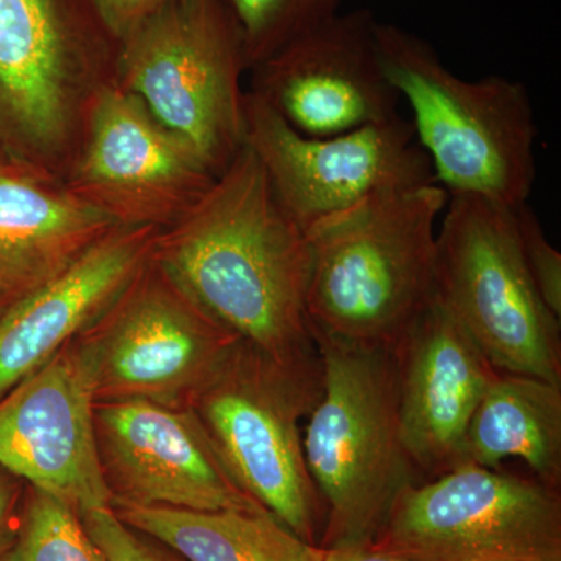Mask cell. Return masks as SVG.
Instances as JSON below:
<instances>
[{
    "label": "cell",
    "mask_w": 561,
    "mask_h": 561,
    "mask_svg": "<svg viewBox=\"0 0 561 561\" xmlns=\"http://www.w3.org/2000/svg\"><path fill=\"white\" fill-rule=\"evenodd\" d=\"M153 261L239 342L280 362L319 354L306 317L311 249L249 146L186 214L158 232Z\"/></svg>",
    "instance_id": "1"
},
{
    "label": "cell",
    "mask_w": 561,
    "mask_h": 561,
    "mask_svg": "<svg viewBox=\"0 0 561 561\" xmlns=\"http://www.w3.org/2000/svg\"><path fill=\"white\" fill-rule=\"evenodd\" d=\"M524 262L549 311L561 320V254L549 242L529 203L513 208Z\"/></svg>",
    "instance_id": "23"
},
{
    "label": "cell",
    "mask_w": 561,
    "mask_h": 561,
    "mask_svg": "<svg viewBox=\"0 0 561 561\" xmlns=\"http://www.w3.org/2000/svg\"><path fill=\"white\" fill-rule=\"evenodd\" d=\"M113 512L184 561H324L320 546L301 540L268 512H190L116 505Z\"/></svg>",
    "instance_id": "20"
},
{
    "label": "cell",
    "mask_w": 561,
    "mask_h": 561,
    "mask_svg": "<svg viewBox=\"0 0 561 561\" xmlns=\"http://www.w3.org/2000/svg\"><path fill=\"white\" fill-rule=\"evenodd\" d=\"M323 390L302 427V449L324 505L323 551L368 549L391 505L421 482L402 440L391 348L317 341Z\"/></svg>",
    "instance_id": "4"
},
{
    "label": "cell",
    "mask_w": 561,
    "mask_h": 561,
    "mask_svg": "<svg viewBox=\"0 0 561 561\" xmlns=\"http://www.w3.org/2000/svg\"><path fill=\"white\" fill-rule=\"evenodd\" d=\"M249 70L289 41L341 13L342 0H228Z\"/></svg>",
    "instance_id": "22"
},
{
    "label": "cell",
    "mask_w": 561,
    "mask_h": 561,
    "mask_svg": "<svg viewBox=\"0 0 561 561\" xmlns=\"http://www.w3.org/2000/svg\"><path fill=\"white\" fill-rule=\"evenodd\" d=\"M511 457L561 490V386L511 373L491 382L468 424L463 465L500 468Z\"/></svg>",
    "instance_id": "19"
},
{
    "label": "cell",
    "mask_w": 561,
    "mask_h": 561,
    "mask_svg": "<svg viewBox=\"0 0 561 561\" xmlns=\"http://www.w3.org/2000/svg\"><path fill=\"white\" fill-rule=\"evenodd\" d=\"M245 146L280 208L302 231L386 192L437 183L411 121L397 116L341 135L306 136L245 92Z\"/></svg>",
    "instance_id": "11"
},
{
    "label": "cell",
    "mask_w": 561,
    "mask_h": 561,
    "mask_svg": "<svg viewBox=\"0 0 561 561\" xmlns=\"http://www.w3.org/2000/svg\"><path fill=\"white\" fill-rule=\"evenodd\" d=\"M94 405V367L79 337L0 397V468L79 515L111 508Z\"/></svg>",
    "instance_id": "14"
},
{
    "label": "cell",
    "mask_w": 561,
    "mask_h": 561,
    "mask_svg": "<svg viewBox=\"0 0 561 561\" xmlns=\"http://www.w3.org/2000/svg\"><path fill=\"white\" fill-rule=\"evenodd\" d=\"M119 41L92 0H0V147L62 180Z\"/></svg>",
    "instance_id": "5"
},
{
    "label": "cell",
    "mask_w": 561,
    "mask_h": 561,
    "mask_svg": "<svg viewBox=\"0 0 561 561\" xmlns=\"http://www.w3.org/2000/svg\"><path fill=\"white\" fill-rule=\"evenodd\" d=\"M160 231L117 225L60 275L0 312V397L101 319L149 262Z\"/></svg>",
    "instance_id": "17"
},
{
    "label": "cell",
    "mask_w": 561,
    "mask_h": 561,
    "mask_svg": "<svg viewBox=\"0 0 561 561\" xmlns=\"http://www.w3.org/2000/svg\"><path fill=\"white\" fill-rule=\"evenodd\" d=\"M94 430L111 508L267 512L232 479L191 408L95 402Z\"/></svg>",
    "instance_id": "13"
},
{
    "label": "cell",
    "mask_w": 561,
    "mask_h": 561,
    "mask_svg": "<svg viewBox=\"0 0 561 561\" xmlns=\"http://www.w3.org/2000/svg\"><path fill=\"white\" fill-rule=\"evenodd\" d=\"M80 518L110 561H184L168 546L122 522L113 508L81 513Z\"/></svg>",
    "instance_id": "24"
},
{
    "label": "cell",
    "mask_w": 561,
    "mask_h": 561,
    "mask_svg": "<svg viewBox=\"0 0 561 561\" xmlns=\"http://www.w3.org/2000/svg\"><path fill=\"white\" fill-rule=\"evenodd\" d=\"M0 561H110L92 540L79 513L27 486L20 526Z\"/></svg>",
    "instance_id": "21"
},
{
    "label": "cell",
    "mask_w": 561,
    "mask_h": 561,
    "mask_svg": "<svg viewBox=\"0 0 561 561\" xmlns=\"http://www.w3.org/2000/svg\"><path fill=\"white\" fill-rule=\"evenodd\" d=\"M175 0H92L114 39L121 41Z\"/></svg>",
    "instance_id": "25"
},
{
    "label": "cell",
    "mask_w": 561,
    "mask_h": 561,
    "mask_svg": "<svg viewBox=\"0 0 561 561\" xmlns=\"http://www.w3.org/2000/svg\"><path fill=\"white\" fill-rule=\"evenodd\" d=\"M370 9L341 11L251 68L250 92L306 136L341 135L400 116Z\"/></svg>",
    "instance_id": "15"
},
{
    "label": "cell",
    "mask_w": 561,
    "mask_h": 561,
    "mask_svg": "<svg viewBox=\"0 0 561 561\" xmlns=\"http://www.w3.org/2000/svg\"><path fill=\"white\" fill-rule=\"evenodd\" d=\"M114 227L62 180L10 161L0 169V312L60 275Z\"/></svg>",
    "instance_id": "18"
},
{
    "label": "cell",
    "mask_w": 561,
    "mask_h": 561,
    "mask_svg": "<svg viewBox=\"0 0 561 561\" xmlns=\"http://www.w3.org/2000/svg\"><path fill=\"white\" fill-rule=\"evenodd\" d=\"M216 179L186 140L111 79L88 106L62 183L73 197L116 225L164 230L201 201Z\"/></svg>",
    "instance_id": "12"
},
{
    "label": "cell",
    "mask_w": 561,
    "mask_h": 561,
    "mask_svg": "<svg viewBox=\"0 0 561 561\" xmlns=\"http://www.w3.org/2000/svg\"><path fill=\"white\" fill-rule=\"evenodd\" d=\"M80 341L94 367L95 402L149 401L176 409L190 408L239 342L153 257Z\"/></svg>",
    "instance_id": "10"
},
{
    "label": "cell",
    "mask_w": 561,
    "mask_h": 561,
    "mask_svg": "<svg viewBox=\"0 0 561 561\" xmlns=\"http://www.w3.org/2000/svg\"><path fill=\"white\" fill-rule=\"evenodd\" d=\"M376 44L443 190L511 208L529 203L538 130L526 84L502 76L460 79L430 41L390 22H378Z\"/></svg>",
    "instance_id": "3"
},
{
    "label": "cell",
    "mask_w": 561,
    "mask_h": 561,
    "mask_svg": "<svg viewBox=\"0 0 561 561\" xmlns=\"http://www.w3.org/2000/svg\"><path fill=\"white\" fill-rule=\"evenodd\" d=\"M10 158L7 157L5 151H3L2 147H0V169L5 168L10 162Z\"/></svg>",
    "instance_id": "28"
},
{
    "label": "cell",
    "mask_w": 561,
    "mask_h": 561,
    "mask_svg": "<svg viewBox=\"0 0 561 561\" xmlns=\"http://www.w3.org/2000/svg\"><path fill=\"white\" fill-rule=\"evenodd\" d=\"M437 300L500 373L561 386V320L541 300L511 206L449 195L435 254Z\"/></svg>",
    "instance_id": "8"
},
{
    "label": "cell",
    "mask_w": 561,
    "mask_h": 561,
    "mask_svg": "<svg viewBox=\"0 0 561 561\" xmlns=\"http://www.w3.org/2000/svg\"><path fill=\"white\" fill-rule=\"evenodd\" d=\"M25 490L27 485L20 478L0 468V557L16 535Z\"/></svg>",
    "instance_id": "26"
},
{
    "label": "cell",
    "mask_w": 561,
    "mask_h": 561,
    "mask_svg": "<svg viewBox=\"0 0 561 561\" xmlns=\"http://www.w3.org/2000/svg\"><path fill=\"white\" fill-rule=\"evenodd\" d=\"M324 561H408L400 557L373 551V549H346V551H324Z\"/></svg>",
    "instance_id": "27"
},
{
    "label": "cell",
    "mask_w": 561,
    "mask_h": 561,
    "mask_svg": "<svg viewBox=\"0 0 561 561\" xmlns=\"http://www.w3.org/2000/svg\"><path fill=\"white\" fill-rule=\"evenodd\" d=\"M321 390L320 353L280 362L238 342L190 404L236 483L317 546L324 505L306 465L301 424Z\"/></svg>",
    "instance_id": "6"
},
{
    "label": "cell",
    "mask_w": 561,
    "mask_h": 561,
    "mask_svg": "<svg viewBox=\"0 0 561 561\" xmlns=\"http://www.w3.org/2000/svg\"><path fill=\"white\" fill-rule=\"evenodd\" d=\"M243 70L228 0H175L121 41L114 80L219 176L245 146Z\"/></svg>",
    "instance_id": "7"
},
{
    "label": "cell",
    "mask_w": 561,
    "mask_h": 561,
    "mask_svg": "<svg viewBox=\"0 0 561 561\" xmlns=\"http://www.w3.org/2000/svg\"><path fill=\"white\" fill-rule=\"evenodd\" d=\"M438 183L378 194L313 225L306 317L313 342L393 348L437 298Z\"/></svg>",
    "instance_id": "2"
},
{
    "label": "cell",
    "mask_w": 561,
    "mask_h": 561,
    "mask_svg": "<svg viewBox=\"0 0 561 561\" xmlns=\"http://www.w3.org/2000/svg\"><path fill=\"white\" fill-rule=\"evenodd\" d=\"M408 561H561V494L463 465L409 483L370 548Z\"/></svg>",
    "instance_id": "9"
},
{
    "label": "cell",
    "mask_w": 561,
    "mask_h": 561,
    "mask_svg": "<svg viewBox=\"0 0 561 561\" xmlns=\"http://www.w3.org/2000/svg\"><path fill=\"white\" fill-rule=\"evenodd\" d=\"M391 350L402 440L420 481L463 467L468 424L500 371L437 298Z\"/></svg>",
    "instance_id": "16"
}]
</instances>
